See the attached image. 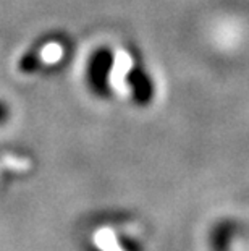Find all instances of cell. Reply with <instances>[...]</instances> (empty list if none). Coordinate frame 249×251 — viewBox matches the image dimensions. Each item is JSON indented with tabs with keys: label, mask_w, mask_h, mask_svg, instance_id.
Masks as SVG:
<instances>
[{
	"label": "cell",
	"mask_w": 249,
	"mask_h": 251,
	"mask_svg": "<svg viewBox=\"0 0 249 251\" xmlns=\"http://www.w3.org/2000/svg\"><path fill=\"white\" fill-rule=\"evenodd\" d=\"M65 54V47L58 41H44L41 46H38V54H36L34 65L29 70H36V68H52L55 67L58 62H62V57Z\"/></svg>",
	"instance_id": "6da1fadb"
}]
</instances>
